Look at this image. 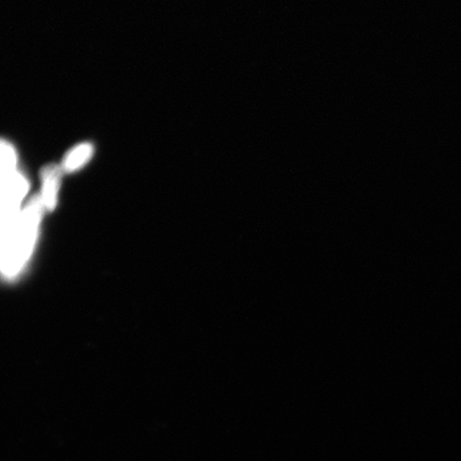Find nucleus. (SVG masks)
Returning a JSON list of instances; mask_svg holds the SVG:
<instances>
[{
	"mask_svg": "<svg viewBox=\"0 0 461 461\" xmlns=\"http://www.w3.org/2000/svg\"><path fill=\"white\" fill-rule=\"evenodd\" d=\"M43 190L41 199L45 209L53 210L57 203L60 185V169L55 165L46 167L42 173Z\"/></svg>",
	"mask_w": 461,
	"mask_h": 461,
	"instance_id": "obj_3",
	"label": "nucleus"
},
{
	"mask_svg": "<svg viewBox=\"0 0 461 461\" xmlns=\"http://www.w3.org/2000/svg\"><path fill=\"white\" fill-rule=\"evenodd\" d=\"M44 209L41 197H34L0 241V274L13 276L24 267L32 255Z\"/></svg>",
	"mask_w": 461,
	"mask_h": 461,
	"instance_id": "obj_1",
	"label": "nucleus"
},
{
	"mask_svg": "<svg viewBox=\"0 0 461 461\" xmlns=\"http://www.w3.org/2000/svg\"><path fill=\"white\" fill-rule=\"evenodd\" d=\"M92 153H94V148H92L91 144H80V146L74 148L67 155L65 160H63V168L66 171L79 169L80 167H83L91 158Z\"/></svg>",
	"mask_w": 461,
	"mask_h": 461,
	"instance_id": "obj_4",
	"label": "nucleus"
},
{
	"mask_svg": "<svg viewBox=\"0 0 461 461\" xmlns=\"http://www.w3.org/2000/svg\"><path fill=\"white\" fill-rule=\"evenodd\" d=\"M28 187L25 176L17 172L0 181V241L21 214L20 206Z\"/></svg>",
	"mask_w": 461,
	"mask_h": 461,
	"instance_id": "obj_2",
	"label": "nucleus"
},
{
	"mask_svg": "<svg viewBox=\"0 0 461 461\" xmlns=\"http://www.w3.org/2000/svg\"><path fill=\"white\" fill-rule=\"evenodd\" d=\"M16 166V152L7 141L0 140V181L14 175Z\"/></svg>",
	"mask_w": 461,
	"mask_h": 461,
	"instance_id": "obj_5",
	"label": "nucleus"
}]
</instances>
